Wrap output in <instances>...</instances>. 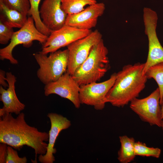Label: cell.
Listing matches in <instances>:
<instances>
[{
  "mask_svg": "<svg viewBox=\"0 0 163 163\" xmlns=\"http://www.w3.org/2000/svg\"><path fill=\"white\" fill-rule=\"evenodd\" d=\"M49 137V133L40 131L28 125L23 113L21 112L16 118L11 113L0 117V142L17 149L24 145L31 147L34 150L36 162L37 155L46 153Z\"/></svg>",
  "mask_w": 163,
  "mask_h": 163,
  "instance_id": "cell-1",
  "label": "cell"
},
{
  "mask_svg": "<svg viewBox=\"0 0 163 163\" xmlns=\"http://www.w3.org/2000/svg\"><path fill=\"white\" fill-rule=\"evenodd\" d=\"M144 63L124 66L116 73L115 82L107 94L106 103L123 107L137 98L144 89L148 78L143 73Z\"/></svg>",
  "mask_w": 163,
  "mask_h": 163,
  "instance_id": "cell-2",
  "label": "cell"
},
{
  "mask_svg": "<svg viewBox=\"0 0 163 163\" xmlns=\"http://www.w3.org/2000/svg\"><path fill=\"white\" fill-rule=\"evenodd\" d=\"M108 50L103 39L92 47L86 60L72 76L80 85L100 81L110 69Z\"/></svg>",
  "mask_w": 163,
  "mask_h": 163,
  "instance_id": "cell-3",
  "label": "cell"
},
{
  "mask_svg": "<svg viewBox=\"0 0 163 163\" xmlns=\"http://www.w3.org/2000/svg\"><path fill=\"white\" fill-rule=\"evenodd\" d=\"M33 55L39 66L37 72V77L45 85L56 81L66 72L67 49L51 53L49 56L41 51Z\"/></svg>",
  "mask_w": 163,
  "mask_h": 163,
  "instance_id": "cell-4",
  "label": "cell"
},
{
  "mask_svg": "<svg viewBox=\"0 0 163 163\" xmlns=\"http://www.w3.org/2000/svg\"><path fill=\"white\" fill-rule=\"evenodd\" d=\"M48 37L38 30L32 17H29L24 26L14 32L8 45L0 49V59L2 60L7 59L12 64H17L18 61L14 57L12 54L15 46L22 44L25 47H29L35 40L38 41L42 45L46 42Z\"/></svg>",
  "mask_w": 163,
  "mask_h": 163,
  "instance_id": "cell-5",
  "label": "cell"
},
{
  "mask_svg": "<svg viewBox=\"0 0 163 163\" xmlns=\"http://www.w3.org/2000/svg\"><path fill=\"white\" fill-rule=\"evenodd\" d=\"M143 19L145 32L148 39L149 51L146 62L144 63L143 73L145 74L152 66L163 62V47L157 37L156 29L158 16L155 11L150 8L143 10Z\"/></svg>",
  "mask_w": 163,
  "mask_h": 163,
  "instance_id": "cell-6",
  "label": "cell"
},
{
  "mask_svg": "<svg viewBox=\"0 0 163 163\" xmlns=\"http://www.w3.org/2000/svg\"><path fill=\"white\" fill-rule=\"evenodd\" d=\"M102 37L101 33L97 30H95L88 36L68 45L66 72L73 75L87 58L93 46L102 39Z\"/></svg>",
  "mask_w": 163,
  "mask_h": 163,
  "instance_id": "cell-7",
  "label": "cell"
},
{
  "mask_svg": "<svg viewBox=\"0 0 163 163\" xmlns=\"http://www.w3.org/2000/svg\"><path fill=\"white\" fill-rule=\"evenodd\" d=\"M160 99L158 88L146 97L133 99L129 103L130 107L142 121L151 126L161 127L162 120Z\"/></svg>",
  "mask_w": 163,
  "mask_h": 163,
  "instance_id": "cell-8",
  "label": "cell"
},
{
  "mask_svg": "<svg viewBox=\"0 0 163 163\" xmlns=\"http://www.w3.org/2000/svg\"><path fill=\"white\" fill-rule=\"evenodd\" d=\"M116 76V73H114L104 81L80 86L79 98L81 104L92 106L97 110H103L106 103V96L113 86Z\"/></svg>",
  "mask_w": 163,
  "mask_h": 163,
  "instance_id": "cell-9",
  "label": "cell"
},
{
  "mask_svg": "<svg viewBox=\"0 0 163 163\" xmlns=\"http://www.w3.org/2000/svg\"><path fill=\"white\" fill-rule=\"evenodd\" d=\"M91 30H82L65 24L52 31L42 45L41 52L45 54L56 51L73 42L89 34Z\"/></svg>",
  "mask_w": 163,
  "mask_h": 163,
  "instance_id": "cell-10",
  "label": "cell"
},
{
  "mask_svg": "<svg viewBox=\"0 0 163 163\" xmlns=\"http://www.w3.org/2000/svg\"><path fill=\"white\" fill-rule=\"evenodd\" d=\"M80 86L72 75L66 72L56 81L45 85L44 94L47 96L50 94H57L69 100L76 108L81 105L79 98Z\"/></svg>",
  "mask_w": 163,
  "mask_h": 163,
  "instance_id": "cell-11",
  "label": "cell"
},
{
  "mask_svg": "<svg viewBox=\"0 0 163 163\" xmlns=\"http://www.w3.org/2000/svg\"><path fill=\"white\" fill-rule=\"evenodd\" d=\"M105 5L103 2L89 5L77 13L68 15L65 24L82 30H91L96 27L98 18L104 14Z\"/></svg>",
  "mask_w": 163,
  "mask_h": 163,
  "instance_id": "cell-12",
  "label": "cell"
},
{
  "mask_svg": "<svg viewBox=\"0 0 163 163\" xmlns=\"http://www.w3.org/2000/svg\"><path fill=\"white\" fill-rule=\"evenodd\" d=\"M47 116L51 123V128L49 133V142L46 153L39 155L38 158L39 161L42 163H53L55 161L53 154L56 152L54 148L56 139L60 133L69 127L71 124L67 118L58 113H49Z\"/></svg>",
  "mask_w": 163,
  "mask_h": 163,
  "instance_id": "cell-13",
  "label": "cell"
},
{
  "mask_svg": "<svg viewBox=\"0 0 163 163\" xmlns=\"http://www.w3.org/2000/svg\"><path fill=\"white\" fill-rule=\"evenodd\" d=\"M39 12L42 22L51 32L65 24L67 15L61 8V0H44Z\"/></svg>",
  "mask_w": 163,
  "mask_h": 163,
  "instance_id": "cell-14",
  "label": "cell"
},
{
  "mask_svg": "<svg viewBox=\"0 0 163 163\" xmlns=\"http://www.w3.org/2000/svg\"><path fill=\"white\" fill-rule=\"evenodd\" d=\"M6 79L8 84L7 89L2 85L0 86V101L3 106L0 109V117L9 113L18 115L24 110L25 105L19 100L15 91L16 77L11 72L6 73Z\"/></svg>",
  "mask_w": 163,
  "mask_h": 163,
  "instance_id": "cell-15",
  "label": "cell"
},
{
  "mask_svg": "<svg viewBox=\"0 0 163 163\" xmlns=\"http://www.w3.org/2000/svg\"><path fill=\"white\" fill-rule=\"evenodd\" d=\"M27 16L7 7L0 0V21L13 28H21L26 23Z\"/></svg>",
  "mask_w": 163,
  "mask_h": 163,
  "instance_id": "cell-16",
  "label": "cell"
},
{
  "mask_svg": "<svg viewBox=\"0 0 163 163\" xmlns=\"http://www.w3.org/2000/svg\"><path fill=\"white\" fill-rule=\"evenodd\" d=\"M119 138L121 145L118 152L117 159L121 163H130L136 156L134 148L135 139L126 135L120 136Z\"/></svg>",
  "mask_w": 163,
  "mask_h": 163,
  "instance_id": "cell-17",
  "label": "cell"
},
{
  "mask_svg": "<svg viewBox=\"0 0 163 163\" xmlns=\"http://www.w3.org/2000/svg\"><path fill=\"white\" fill-rule=\"evenodd\" d=\"M61 2L62 9L67 15L78 13L86 5L97 2L96 0H61Z\"/></svg>",
  "mask_w": 163,
  "mask_h": 163,
  "instance_id": "cell-18",
  "label": "cell"
},
{
  "mask_svg": "<svg viewBox=\"0 0 163 163\" xmlns=\"http://www.w3.org/2000/svg\"><path fill=\"white\" fill-rule=\"evenodd\" d=\"M145 74L148 79L153 78L157 82L160 93L161 105L163 101V62L152 66L147 70Z\"/></svg>",
  "mask_w": 163,
  "mask_h": 163,
  "instance_id": "cell-19",
  "label": "cell"
},
{
  "mask_svg": "<svg viewBox=\"0 0 163 163\" xmlns=\"http://www.w3.org/2000/svg\"><path fill=\"white\" fill-rule=\"evenodd\" d=\"M41 0H29L30 8L28 15L31 16L33 18L35 26L40 32L45 35L49 36L50 31L44 24L40 18L39 5Z\"/></svg>",
  "mask_w": 163,
  "mask_h": 163,
  "instance_id": "cell-20",
  "label": "cell"
},
{
  "mask_svg": "<svg viewBox=\"0 0 163 163\" xmlns=\"http://www.w3.org/2000/svg\"><path fill=\"white\" fill-rule=\"evenodd\" d=\"M134 148L136 156L158 158L160 157L161 152V149L160 148L148 147L145 143L140 141L135 142Z\"/></svg>",
  "mask_w": 163,
  "mask_h": 163,
  "instance_id": "cell-21",
  "label": "cell"
},
{
  "mask_svg": "<svg viewBox=\"0 0 163 163\" xmlns=\"http://www.w3.org/2000/svg\"><path fill=\"white\" fill-rule=\"evenodd\" d=\"M8 8L19 11L26 16L28 15L30 8L29 0H2Z\"/></svg>",
  "mask_w": 163,
  "mask_h": 163,
  "instance_id": "cell-22",
  "label": "cell"
},
{
  "mask_svg": "<svg viewBox=\"0 0 163 163\" xmlns=\"http://www.w3.org/2000/svg\"><path fill=\"white\" fill-rule=\"evenodd\" d=\"M12 27L0 21V43L7 44L11 40L14 32Z\"/></svg>",
  "mask_w": 163,
  "mask_h": 163,
  "instance_id": "cell-23",
  "label": "cell"
},
{
  "mask_svg": "<svg viewBox=\"0 0 163 163\" xmlns=\"http://www.w3.org/2000/svg\"><path fill=\"white\" fill-rule=\"evenodd\" d=\"M27 161L26 157H20L17 152L13 148L9 145L7 146L6 163H26Z\"/></svg>",
  "mask_w": 163,
  "mask_h": 163,
  "instance_id": "cell-24",
  "label": "cell"
},
{
  "mask_svg": "<svg viewBox=\"0 0 163 163\" xmlns=\"http://www.w3.org/2000/svg\"><path fill=\"white\" fill-rule=\"evenodd\" d=\"M7 145L0 143V163H5L7 156Z\"/></svg>",
  "mask_w": 163,
  "mask_h": 163,
  "instance_id": "cell-25",
  "label": "cell"
},
{
  "mask_svg": "<svg viewBox=\"0 0 163 163\" xmlns=\"http://www.w3.org/2000/svg\"><path fill=\"white\" fill-rule=\"evenodd\" d=\"M6 73L3 70L0 69V84L4 88L8 87V84L5 82L6 81V77H5Z\"/></svg>",
  "mask_w": 163,
  "mask_h": 163,
  "instance_id": "cell-26",
  "label": "cell"
},
{
  "mask_svg": "<svg viewBox=\"0 0 163 163\" xmlns=\"http://www.w3.org/2000/svg\"><path fill=\"white\" fill-rule=\"evenodd\" d=\"M161 128L163 130V101L162 104L161 105Z\"/></svg>",
  "mask_w": 163,
  "mask_h": 163,
  "instance_id": "cell-27",
  "label": "cell"
}]
</instances>
